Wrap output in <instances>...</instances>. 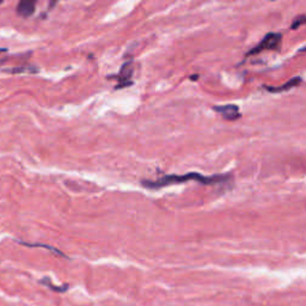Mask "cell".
Instances as JSON below:
<instances>
[{
  "label": "cell",
  "instance_id": "1",
  "mask_svg": "<svg viewBox=\"0 0 306 306\" xmlns=\"http://www.w3.org/2000/svg\"><path fill=\"white\" fill-rule=\"evenodd\" d=\"M232 179V176L230 173L226 175H213V176H205L201 173L197 172H189L186 175H166L160 177L157 181H150V180H144L141 181V186L145 187L147 189H160L164 187L173 186V184H180V183H187L189 181H195L197 183H201L203 186H212V184H220L225 183Z\"/></svg>",
  "mask_w": 306,
  "mask_h": 306
},
{
  "label": "cell",
  "instance_id": "2",
  "mask_svg": "<svg viewBox=\"0 0 306 306\" xmlns=\"http://www.w3.org/2000/svg\"><path fill=\"white\" fill-rule=\"evenodd\" d=\"M281 41V34H279V32H269L255 48H252L251 51L246 53V55L248 57L249 55H256L263 51H278V49H280Z\"/></svg>",
  "mask_w": 306,
  "mask_h": 306
},
{
  "label": "cell",
  "instance_id": "5",
  "mask_svg": "<svg viewBox=\"0 0 306 306\" xmlns=\"http://www.w3.org/2000/svg\"><path fill=\"white\" fill-rule=\"evenodd\" d=\"M37 0H19L17 6V13L21 17L28 18L34 15Z\"/></svg>",
  "mask_w": 306,
  "mask_h": 306
},
{
  "label": "cell",
  "instance_id": "11",
  "mask_svg": "<svg viewBox=\"0 0 306 306\" xmlns=\"http://www.w3.org/2000/svg\"><path fill=\"white\" fill-rule=\"evenodd\" d=\"M193 80H195V79H197V75H194V77H192Z\"/></svg>",
  "mask_w": 306,
  "mask_h": 306
},
{
  "label": "cell",
  "instance_id": "7",
  "mask_svg": "<svg viewBox=\"0 0 306 306\" xmlns=\"http://www.w3.org/2000/svg\"><path fill=\"white\" fill-rule=\"evenodd\" d=\"M16 242L18 243V244L21 245H24V246H28V248H43V249H47L49 250V251L53 252V254L58 255V256H61V257H67L64 252H61L60 250H58L57 248H54V246H51V245H46V244H41V243H26V242H22V241H18V239H16Z\"/></svg>",
  "mask_w": 306,
  "mask_h": 306
},
{
  "label": "cell",
  "instance_id": "4",
  "mask_svg": "<svg viewBox=\"0 0 306 306\" xmlns=\"http://www.w3.org/2000/svg\"><path fill=\"white\" fill-rule=\"evenodd\" d=\"M132 74H133V65H132L130 61H128L124 64L122 67H121V71L120 73H118L117 75H115V78L117 79L118 83H120V85H117V89L118 88H123V86H128V85H130V78H132Z\"/></svg>",
  "mask_w": 306,
  "mask_h": 306
},
{
  "label": "cell",
  "instance_id": "8",
  "mask_svg": "<svg viewBox=\"0 0 306 306\" xmlns=\"http://www.w3.org/2000/svg\"><path fill=\"white\" fill-rule=\"evenodd\" d=\"M39 284H42V285L47 286L48 288H51L52 291L57 292V293H64V292L67 291L68 287H70V286H68V285H64V286H55V285L53 284V282L51 281V279L47 278V276H46V278L42 279V280H39Z\"/></svg>",
  "mask_w": 306,
  "mask_h": 306
},
{
  "label": "cell",
  "instance_id": "6",
  "mask_svg": "<svg viewBox=\"0 0 306 306\" xmlns=\"http://www.w3.org/2000/svg\"><path fill=\"white\" fill-rule=\"evenodd\" d=\"M301 83V78L300 77H295L293 79H291V80L287 81L285 85H282V86H265V89L269 92H284V91H287L289 90V89L294 88V86H298L299 84Z\"/></svg>",
  "mask_w": 306,
  "mask_h": 306
},
{
  "label": "cell",
  "instance_id": "3",
  "mask_svg": "<svg viewBox=\"0 0 306 306\" xmlns=\"http://www.w3.org/2000/svg\"><path fill=\"white\" fill-rule=\"evenodd\" d=\"M213 109H214V111H216V113L222 114L223 117L228 121H235L237 118L242 116L241 113H239V108L235 104L215 105Z\"/></svg>",
  "mask_w": 306,
  "mask_h": 306
},
{
  "label": "cell",
  "instance_id": "10",
  "mask_svg": "<svg viewBox=\"0 0 306 306\" xmlns=\"http://www.w3.org/2000/svg\"><path fill=\"white\" fill-rule=\"evenodd\" d=\"M58 2L59 0H51V2H49V10H52L53 8H54V6L57 5Z\"/></svg>",
  "mask_w": 306,
  "mask_h": 306
},
{
  "label": "cell",
  "instance_id": "9",
  "mask_svg": "<svg viewBox=\"0 0 306 306\" xmlns=\"http://www.w3.org/2000/svg\"><path fill=\"white\" fill-rule=\"evenodd\" d=\"M305 21H306V17H305V15H301V16H299V17H297V19H294L293 21V23H292V25H291V29L292 30H295V29H298L299 26H301L302 24H304L305 23Z\"/></svg>",
  "mask_w": 306,
  "mask_h": 306
},
{
  "label": "cell",
  "instance_id": "12",
  "mask_svg": "<svg viewBox=\"0 0 306 306\" xmlns=\"http://www.w3.org/2000/svg\"><path fill=\"white\" fill-rule=\"evenodd\" d=\"M2 3H3V0H0V4H2Z\"/></svg>",
  "mask_w": 306,
  "mask_h": 306
}]
</instances>
